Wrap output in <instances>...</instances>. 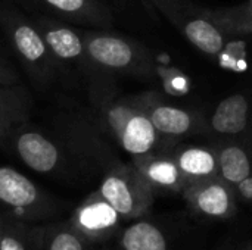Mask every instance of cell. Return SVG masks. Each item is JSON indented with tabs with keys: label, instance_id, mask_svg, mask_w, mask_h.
<instances>
[{
	"label": "cell",
	"instance_id": "cell-1",
	"mask_svg": "<svg viewBox=\"0 0 252 250\" xmlns=\"http://www.w3.org/2000/svg\"><path fill=\"white\" fill-rule=\"evenodd\" d=\"M83 32L89 62L97 72L139 78H151L154 75V57L142 43L106 29L87 28Z\"/></svg>",
	"mask_w": 252,
	"mask_h": 250
},
{
	"label": "cell",
	"instance_id": "cell-2",
	"mask_svg": "<svg viewBox=\"0 0 252 250\" xmlns=\"http://www.w3.org/2000/svg\"><path fill=\"white\" fill-rule=\"evenodd\" d=\"M0 22L13 53L30 77L40 85H49L63 66L49 50L34 21L16 12H0Z\"/></svg>",
	"mask_w": 252,
	"mask_h": 250
},
{
	"label": "cell",
	"instance_id": "cell-3",
	"mask_svg": "<svg viewBox=\"0 0 252 250\" xmlns=\"http://www.w3.org/2000/svg\"><path fill=\"white\" fill-rule=\"evenodd\" d=\"M96 192L120 214L123 221L145 217L155 199V193L131 162H114Z\"/></svg>",
	"mask_w": 252,
	"mask_h": 250
},
{
	"label": "cell",
	"instance_id": "cell-4",
	"mask_svg": "<svg viewBox=\"0 0 252 250\" xmlns=\"http://www.w3.org/2000/svg\"><path fill=\"white\" fill-rule=\"evenodd\" d=\"M53 209V202L35 183L12 167H0V214L32 224Z\"/></svg>",
	"mask_w": 252,
	"mask_h": 250
},
{
	"label": "cell",
	"instance_id": "cell-5",
	"mask_svg": "<svg viewBox=\"0 0 252 250\" xmlns=\"http://www.w3.org/2000/svg\"><path fill=\"white\" fill-rule=\"evenodd\" d=\"M136 103L149 116L155 128L173 141L202 136L204 111L168 103L157 91L133 94Z\"/></svg>",
	"mask_w": 252,
	"mask_h": 250
},
{
	"label": "cell",
	"instance_id": "cell-6",
	"mask_svg": "<svg viewBox=\"0 0 252 250\" xmlns=\"http://www.w3.org/2000/svg\"><path fill=\"white\" fill-rule=\"evenodd\" d=\"M4 140L21 162L38 174H61L68 165V155L62 144L43 131L28 127L27 122L12 130Z\"/></svg>",
	"mask_w": 252,
	"mask_h": 250
},
{
	"label": "cell",
	"instance_id": "cell-7",
	"mask_svg": "<svg viewBox=\"0 0 252 250\" xmlns=\"http://www.w3.org/2000/svg\"><path fill=\"white\" fill-rule=\"evenodd\" d=\"M34 24L43 35L49 50L63 68H78L83 72H87L90 78L102 74L97 72L89 62L84 32L80 27L47 15L35 16Z\"/></svg>",
	"mask_w": 252,
	"mask_h": 250
},
{
	"label": "cell",
	"instance_id": "cell-8",
	"mask_svg": "<svg viewBox=\"0 0 252 250\" xmlns=\"http://www.w3.org/2000/svg\"><path fill=\"white\" fill-rule=\"evenodd\" d=\"M208 140L252 137V93L239 91L204 111V131Z\"/></svg>",
	"mask_w": 252,
	"mask_h": 250
},
{
	"label": "cell",
	"instance_id": "cell-9",
	"mask_svg": "<svg viewBox=\"0 0 252 250\" xmlns=\"http://www.w3.org/2000/svg\"><path fill=\"white\" fill-rule=\"evenodd\" d=\"M38 15H47L80 28L108 29L114 25L112 7L103 0H16Z\"/></svg>",
	"mask_w": 252,
	"mask_h": 250
},
{
	"label": "cell",
	"instance_id": "cell-10",
	"mask_svg": "<svg viewBox=\"0 0 252 250\" xmlns=\"http://www.w3.org/2000/svg\"><path fill=\"white\" fill-rule=\"evenodd\" d=\"M180 196L195 215L205 220H232L238 211L235 189L219 177L189 183Z\"/></svg>",
	"mask_w": 252,
	"mask_h": 250
},
{
	"label": "cell",
	"instance_id": "cell-11",
	"mask_svg": "<svg viewBox=\"0 0 252 250\" xmlns=\"http://www.w3.org/2000/svg\"><path fill=\"white\" fill-rule=\"evenodd\" d=\"M170 24L207 56L217 57L224 50L227 35L208 16L207 9L193 4L190 0H186L179 7Z\"/></svg>",
	"mask_w": 252,
	"mask_h": 250
},
{
	"label": "cell",
	"instance_id": "cell-12",
	"mask_svg": "<svg viewBox=\"0 0 252 250\" xmlns=\"http://www.w3.org/2000/svg\"><path fill=\"white\" fill-rule=\"evenodd\" d=\"M123 218L97 193H92L72 214L69 224L90 243L109 240L120 228Z\"/></svg>",
	"mask_w": 252,
	"mask_h": 250
},
{
	"label": "cell",
	"instance_id": "cell-13",
	"mask_svg": "<svg viewBox=\"0 0 252 250\" xmlns=\"http://www.w3.org/2000/svg\"><path fill=\"white\" fill-rule=\"evenodd\" d=\"M130 162L149 184L155 196L158 193L182 194L188 186V181L180 172L171 153L142 155L131 158Z\"/></svg>",
	"mask_w": 252,
	"mask_h": 250
},
{
	"label": "cell",
	"instance_id": "cell-14",
	"mask_svg": "<svg viewBox=\"0 0 252 250\" xmlns=\"http://www.w3.org/2000/svg\"><path fill=\"white\" fill-rule=\"evenodd\" d=\"M219 161V178L235 187L252 174V137L208 140Z\"/></svg>",
	"mask_w": 252,
	"mask_h": 250
},
{
	"label": "cell",
	"instance_id": "cell-15",
	"mask_svg": "<svg viewBox=\"0 0 252 250\" xmlns=\"http://www.w3.org/2000/svg\"><path fill=\"white\" fill-rule=\"evenodd\" d=\"M171 156L188 184L219 177L217 153L211 141L207 144H195L182 140L173 147Z\"/></svg>",
	"mask_w": 252,
	"mask_h": 250
},
{
	"label": "cell",
	"instance_id": "cell-16",
	"mask_svg": "<svg viewBox=\"0 0 252 250\" xmlns=\"http://www.w3.org/2000/svg\"><path fill=\"white\" fill-rule=\"evenodd\" d=\"M31 112V96L19 84H0V143L16 127L28 121Z\"/></svg>",
	"mask_w": 252,
	"mask_h": 250
},
{
	"label": "cell",
	"instance_id": "cell-17",
	"mask_svg": "<svg viewBox=\"0 0 252 250\" xmlns=\"http://www.w3.org/2000/svg\"><path fill=\"white\" fill-rule=\"evenodd\" d=\"M43 230L0 214V250H43Z\"/></svg>",
	"mask_w": 252,
	"mask_h": 250
},
{
	"label": "cell",
	"instance_id": "cell-18",
	"mask_svg": "<svg viewBox=\"0 0 252 250\" xmlns=\"http://www.w3.org/2000/svg\"><path fill=\"white\" fill-rule=\"evenodd\" d=\"M123 250H168L164 233L149 221H136L120 236Z\"/></svg>",
	"mask_w": 252,
	"mask_h": 250
},
{
	"label": "cell",
	"instance_id": "cell-19",
	"mask_svg": "<svg viewBox=\"0 0 252 250\" xmlns=\"http://www.w3.org/2000/svg\"><path fill=\"white\" fill-rule=\"evenodd\" d=\"M207 13L227 37L252 34V3L207 9Z\"/></svg>",
	"mask_w": 252,
	"mask_h": 250
},
{
	"label": "cell",
	"instance_id": "cell-20",
	"mask_svg": "<svg viewBox=\"0 0 252 250\" xmlns=\"http://www.w3.org/2000/svg\"><path fill=\"white\" fill-rule=\"evenodd\" d=\"M43 250H93V243L80 234L68 221L44 227Z\"/></svg>",
	"mask_w": 252,
	"mask_h": 250
},
{
	"label": "cell",
	"instance_id": "cell-21",
	"mask_svg": "<svg viewBox=\"0 0 252 250\" xmlns=\"http://www.w3.org/2000/svg\"><path fill=\"white\" fill-rule=\"evenodd\" d=\"M162 16H165V19L170 22L173 19V16L176 15V12L179 10V7L185 3V0H148Z\"/></svg>",
	"mask_w": 252,
	"mask_h": 250
},
{
	"label": "cell",
	"instance_id": "cell-22",
	"mask_svg": "<svg viewBox=\"0 0 252 250\" xmlns=\"http://www.w3.org/2000/svg\"><path fill=\"white\" fill-rule=\"evenodd\" d=\"M19 75L15 71V68L0 55V84L10 85V84H19Z\"/></svg>",
	"mask_w": 252,
	"mask_h": 250
},
{
	"label": "cell",
	"instance_id": "cell-23",
	"mask_svg": "<svg viewBox=\"0 0 252 250\" xmlns=\"http://www.w3.org/2000/svg\"><path fill=\"white\" fill-rule=\"evenodd\" d=\"M235 194L238 197V202H252V174L245 178L244 181H241L239 184H236L235 187Z\"/></svg>",
	"mask_w": 252,
	"mask_h": 250
},
{
	"label": "cell",
	"instance_id": "cell-24",
	"mask_svg": "<svg viewBox=\"0 0 252 250\" xmlns=\"http://www.w3.org/2000/svg\"><path fill=\"white\" fill-rule=\"evenodd\" d=\"M103 1H106L111 7H112V4H114L115 7H126L131 0H103Z\"/></svg>",
	"mask_w": 252,
	"mask_h": 250
},
{
	"label": "cell",
	"instance_id": "cell-25",
	"mask_svg": "<svg viewBox=\"0 0 252 250\" xmlns=\"http://www.w3.org/2000/svg\"><path fill=\"white\" fill-rule=\"evenodd\" d=\"M248 250H252V248H250V249H248Z\"/></svg>",
	"mask_w": 252,
	"mask_h": 250
},
{
	"label": "cell",
	"instance_id": "cell-26",
	"mask_svg": "<svg viewBox=\"0 0 252 250\" xmlns=\"http://www.w3.org/2000/svg\"><path fill=\"white\" fill-rule=\"evenodd\" d=\"M248 249H250V248H247V249H245V250H248Z\"/></svg>",
	"mask_w": 252,
	"mask_h": 250
}]
</instances>
